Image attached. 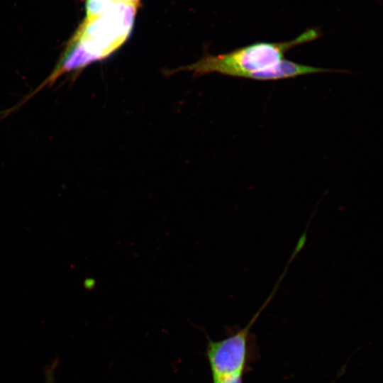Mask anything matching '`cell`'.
<instances>
[{
  "label": "cell",
  "instance_id": "obj_1",
  "mask_svg": "<svg viewBox=\"0 0 383 383\" xmlns=\"http://www.w3.org/2000/svg\"><path fill=\"white\" fill-rule=\"evenodd\" d=\"M138 4L115 0H91L89 14L69 43L60 64L45 83L62 74L79 70L110 56L128 38Z\"/></svg>",
  "mask_w": 383,
  "mask_h": 383
},
{
  "label": "cell",
  "instance_id": "obj_2",
  "mask_svg": "<svg viewBox=\"0 0 383 383\" xmlns=\"http://www.w3.org/2000/svg\"><path fill=\"white\" fill-rule=\"evenodd\" d=\"M319 36V30L311 28L292 40L255 43L228 53L206 56L178 70L190 71L198 76L218 72L247 78L250 73L265 70L283 60L284 54L292 48L313 40Z\"/></svg>",
  "mask_w": 383,
  "mask_h": 383
},
{
  "label": "cell",
  "instance_id": "obj_3",
  "mask_svg": "<svg viewBox=\"0 0 383 383\" xmlns=\"http://www.w3.org/2000/svg\"><path fill=\"white\" fill-rule=\"evenodd\" d=\"M275 294L272 291L249 325L237 333L209 344L207 355L213 380L243 372L247 353V336L250 326Z\"/></svg>",
  "mask_w": 383,
  "mask_h": 383
},
{
  "label": "cell",
  "instance_id": "obj_4",
  "mask_svg": "<svg viewBox=\"0 0 383 383\" xmlns=\"http://www.w3.org/2000/svg\"><path fill=\"white\" fill-rule=\"evenodd\" d=\"M328 72H331L333 70L299 64L283 59L265 70L250 73L247 78L256 80H277Z\"/></svg>",
  "mask_w": 383,
  "mask_h": 383
},
{
  "label": "cell",
  "instance_id": "obj_5",
  "mask_svg": "<svg viewBox=\"0 0 383 383\" xmlns=\"http://www.w3.org/2000/svg\"><path fill=\"white\" fill-rule=\"evenodd\" d=\"M213 383H242V373L213 379Z\"/></svg>",
  "mask_w": 383,
  "mask_h": 383
},
{
  "label": "cell",
  "instance_id": "obj_6",
  "mask_svg": "<svg viewBox=\"0 0 383 383\" xmlns=\"http://www.w3.org/2000/svg\"><path fill=\"white\" fill-rule=\"evenodd\" d=\"M55 365H52L50 367L46 374V380L45 383H53L54 380V373H55Z\"/></svg>",
  "mask_w": 383,
  "mask_h": 383
},
{
  "label": "cell",
  "instance_id": "obj_7",
  "mask_svg": "<svg viewBox=\"0 0 383 383\" xmlns=\"http://www.w3.org/2000/svg\"><path fill=\"white\" fill-rule=\"evenodd\" d=\"M117 1H121L124 3H128V4H139V0H115Z\"/></svg>",
  "mask_w": 383,
  "mask_h": 383
}]
</instances>
